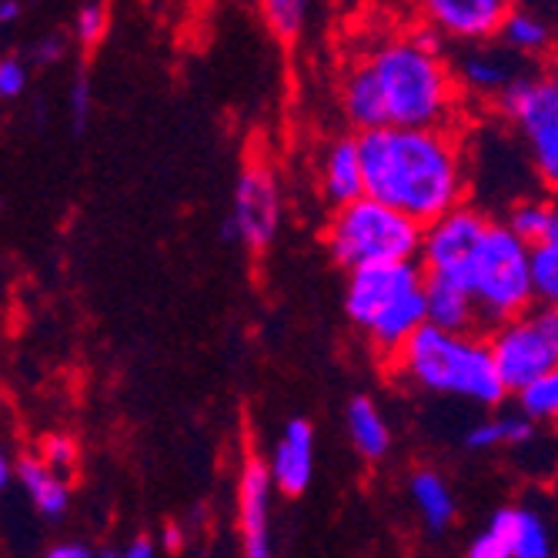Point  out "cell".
<instances>
[{
    "mask_svg": "<svg viewBox=\"0 0 558 558\" xmlns=\"http://www.w3.org/2000/svg\"><path fill=\"white\" fill-rule=\"evenodd\" d=\"M365 194L428 228L462 208L465 155L448 128H378L359 134Z\"/></svg>",
    "mask_w": 558,
    "mask_h": 558,
    "instance_id": "cell-1",
    "label": "cell"
},
{
    "mask_svg": "<svg viewBox=\"0 0 558 558\" xmlns=\"http://www.w3.org/2000/svg\"><path fill=\"white\" fill-rule=\"evenodd\" d=\"M385 100L388 128L425 131V128H448L459 111V77L451 68L425 54L412 37H391L365 54Z\"/></svg>",
    "mask_w": 558,
    "mask_h": 558,
    "instance_id": "cell-2",
    "label": "cell"
},
{
    "mask_svg": "<svg viewBox=\"0 0 558 558\" xmlns=\"http://www.w3.org/2000/svg\"><path fill=\"white\" fill-rule=\"evenodd\" d=\"M395 372L432 395L465 398L475 404H498L509 395L485 338L441 331L435 325H425L409 341V348L398 354Z\"/></svg>",
    "mask_w": 558,
    "mask_h": 558,
    "instance_id": "cell-3",
    "label": "cell"
},
{
    "mask_svg": "<svg viewBox=\"0 0 558 558\" xmlns=\"http://www.w3.org/2000/svg\"><path fill=\"white\" fill-rule=\"evenodd\" d=\"M425 228L375 197L338 208L325 228V247L338 268L362 271L372 265H404L422 255Z\"/></svg>",
    "mask_w": 558,
    "mask_h": 558,
    "instance_id": "cell-4",
    "label": "cell"
},
{
    "mask_svg": "<svg viewBox=\"0 0 558 558\" xmlns=\"http://www.w3.org/2000/svg\"><path fill=\"white\" fill-rule=\"evenodd\" d=\"M469 288L478 301L482 318L498 325L522 318L532 312L535 301L532 247L509 225H492L475 258Z\"/></svg>",
    "mask_w": 558,
    "mask_h": 558,
    "instance_id": "cell-5",
    "label": "cell"
},
{
    "mask_svg": "<svg viewBox=\"0 0 558 558\" xmlns=\"http://www.w3.org/2000/svg\"><path fill=\"white\" fill-rule=\"evenodd\" d=\"M488 344L501 385L522 395L558 368V308L538 304L522 318L498 325Z\"/></svg>",
    "mask_w": 558,
    "mask_h": 558,
    "instance_id": "cell-6",
    "label": "cell"
},
{
    "mask_svg": "<svg viewBox=\"0 0 558 558\" xmlns=\"http://www.w3.org/2000/svg\"><path fill=\"white\" fill-rule=\"evenodd\" d=\"M495 105L522 131L538 178L558 191V71L519 77L495 97Z\"/></svg>",
    "mask_w": 558,
    "mask_h": 558,
    "instance_id": "cell-7",
    "label": "cell"
},
{
    "mask_svg": "<svg viewBox=\"0 0 558 558\" xmlns=\"http://www.w3.org/2000/svg\"><path fill=\"white\" fill-rule=\"evenodd\" d=\"M488 228H492V221L469 205L454 208L451 215L428 225L425 241H422V262H425L428 275L469 284L475 258L488 238Z\"/></svg>",
    "mask_w": 558,
    "mask_h": 558,
    "instance_id": "cell-8",
    "label": "cell"
},
{
    "mask_svg": "<svg viewBox=\"0 0 558 558\" xmlns=\"http://www.w3.org/2000/svg\"><path fill=\"white\" fill-rule=\"evenodd\" d=\"M231 221L241 234V244L247 251H262L271 247L278 225H281V187L278 174L265 158H251L244 161L238 184H234V205H231Z\"/></svg>",
    "mask_w": 558,
    "mask_h": 558,
    "instance_id": "cell-9",
    "label": "cell"
},
{
    "mask_svg": "<svg viewBox=\"0 0 558 558\" xmlns=\"http://www.w3.org/2000/svg\"><path fill=\"white\" fill-rule=\"evenodd\" d=\"M425 284H428V275H422V268L415 262L372 265L362 271H351L348 291H344V312L362 331H368L378 315L395 308V304L404 301L409 294L422 291Z\"/></svg>",
    "mask_w": 558,
    "mask_h": 558,
    "instance_id": "cell-10",
    "label": "cell"
},
{
    "mask_svg": "<svg viewBox=\"0 0 558 558\" xmlns=\"http://www.w3.org/2000/svg\"><path fill=\"white\" fill-rule=\"evenodd\" d=\"M425 24L438 27L448 40L485 44L501 37V27L515 14V0H418Z\"/></svg>",
    "mask_w": 558,
    "mask_h": 558,
    "instance_id": "cell-11",
    "label": "cell"
},
{
    "mask_svg": "<svg viewBox=\"0 0 558 558\" xmlns=\"http://www.w3.org/2000/svg\"><path fill=\"white\" fill-rule=\"evenodd\" d=\"M271 469L262 459H251L238 478V529L244 558H275L271 548Z\"/></svg>",
    "mask_w": 558,
    "mask_h": 558,
    "instance_id": "cell-12",
    "label": "cell"
},
{
    "mask_svg": "<svg viewBox=\"0 0 558 558\" xmlns=\"http://www.w3.org/2000/svg\"><path fill=\"white\" fill-rule=\"evenodd\" d=\"M268 469L281 495H301L308 488L315 469V425L304 418H291L271 451Z\"/></svg>",
    "mask_w": 558,
    "mask_h": 558,
    "instance_id": "cell-13",
    "label": "cell"
},
{
    "mask_svg": "<svg viewBox=\"0 0 558 558\" xmlns=\"http://www.w3.org/2000/svg\"><path fill=\"white\" fill-rule=\"evenodd\" d=\"M318 187L335 211L365 197V168H362L359 137H338L325 147L318 168Z\"/></svg>",
    "mask_w": 558,
    "mask_h": 558,
    "instance_id": "cell-14",
    "label": "cell"
},
{
    "mask_svg": "<svg viewBox=\"0 0 558 558\" xmlns=\"http://www.w3.org/2000/svg\"><path fill=\"white\" fill-rule=\"evenodd\" d=\"M341 111H344V121L359 134L388 128L381 87L365 58L359 64H351L341 77Z\"/></svg>",
    "mask_w": 558,
    "mask_h": 558,
    "instance_id": "cell-15",
    "label": "cell"
},
{
    "mask_svg": "<svg viewBox=\"0 0 558 558\" xmlns=\"http://www.w3.org/2000/svg\"><path fill=\"white\" fill-rule=\"evenodd\" d=\"M425 291H428V325L441 331H454V335H472L482 312L469 284L428 275Z\"/></svg>",
    "mask_w": 558,
    "mask_h": 558,
    "instance_id": "cell-16",
    "label": "cell"
},
{
    "mask_svg": "<svg viewBox=\"0 0 558 558\" xmlns=\"http://www.w3.org/2000/svg\"><path fill=\"white\" fill-rule=\"evenodd\" d=\"M17 478H21V488L27 492L31 505L37 509V515L61 519L68 512L71 488H68L64 475L50 469L40 454H24V459H17Z\"/></svg>",
    "mask_w": 558,
    "mask_h": 558,
    "instance_id": "cell-17",
    "label": "cell"
},
{
    "mask_svg": "<svg viewBox=\"0 0 558 558\" xmlns=\"http://www.w3.org/2000/svg\"><path fill=\"white\" fill-rule=\"evenodd\" d=\"M344 422H348V435L359 448L362 459L368 462H378L388 454L391 448V432H388V422L385 415L378 412V404L365 395H354L348 401V412H344Z\"/></svg>",
    "mask_w": 558,
    "mask_h": 558,
    "instance_id": "cell-18",
    "label": "cell"
},
{
    "mask_svg": "<svg viewBox=\"0 0 558 558\" xmlns=\"http://www.w3.org/2000/svg\"><path fill=\"white\" fill-rule=\"evenodd\" d=\"M459 77L469 90H478V94H492L498 97L505 87H512L522 74L515 71L512 58L509 54H498V50H469L459 64Z\"/></svg>",
    "mask_w": 558,
    "mask_h": 558,
    "instance_id": "cell-19",
    "label": "cell"
},
{
    "mask_svg": "<svg viewBox=\"0 0 558 558\" xmlns=\"http://www.w3.org/2000/svg\"><path fill=\"white\" fill-rule=\"evenodd\" d=\"M492 522L509 535L515 558H551V538L538 512L532 509H501Z\"/></svg>",
    "mask_w": 558,
    "mask_h": 558,
    "instance_id": "cell-20",
    "label": "cell"
},
{
    "mask_svg": "<svg viewBox=\"0 0 558 558\" xmlns=\"http://www.w3.org/2000/svg\"><path fill=\"white\" fill-rule=\"evenodd\" d=\"M409 488H412V501H415L422 522L428 525V532L438 535L454 522V495L438 472H428V469L415 472Z\"/></svg>",
    "mask_w": 558,
    "mask_h": 558,
    "instance_id": "cell-21",
    "label": "cell"
},
{
    "mask_svg": "<svg viewBox=\"0 0 558 558\" xmlns=\"http://www.w3.org/2000/svg\"><path fill=\"white\" fill-rule=\"evenodd\" d=\"M535 435V422L529 415H501V418H488L482 425H475L465 435V448L472 451H492L501 445H525Z\"/></svg>",
    "mask_w": 558,
    "mask_h": 558,
    "instance_id": "cell-22",
    "label": "cell"
},
{
    "mask_svg": "<svg viewBox=\"0 0 558 558\" xmlns=\"http://www.w3.org/2000/svg\"><path fill=\"white\" fill-rule=\"evenodd\" d=\"M509 228L529 247L558 241V208L548 205V201H522V205H515V211L509 215Z\"/></svg>",
    "mask_w": 558,
    "mask_h": 558,
    "instance_id": "cell-23",
    "label": "cell"
},
{
    "mask_svg": "<svg viewBox=\"0 0 558 558\" xmlns=\"http://www.w3.org/2000/svg\"><path fill=\"white\" fill-rule=\"evenodd\" d=\"M501 40L512 54H545L551 47V27L529 11H515L509 24L501 27Z\"/></svg>",
    "mask_w": 558,
    "mask_h": 558,
    "instance_id": "cell-24",
    "label": "cell"
},
{
    "mask_svg": "<svg viewBox=\"0 0 558 558\" xmlns=\"http://www.w3.org/2000/svg\"><path fill=\"white\" fill-rule=\"evenodd\" d=\"M262 14L278 40H294L308 21V0H262Z\"/></svg>",
    "mask_w": 558,
    "mask_h": 558,
    "instance_id": "cell-25",
    "label": "cell"
},
{
    "mask_svg": "<svg viewBox=\"0 0 558 558\" xmlns=\"http://www.w3.org/2000/svg\"><path fill=\"white\" fill-rule=\"evenodd\" d=\"M532 281H535V298L558 308V241L532 247Z\"/></svg>",
    "mask_w": 558,
    "mask_h": 558,
    "instance_id": "cell-26",
    "label": "cell"
},
{
    "mask_svg": "<svg viewBox=\"0 0 558 558\" xmlns=\"http://www.w3.org/2000/svg\"><path fill=\"white\" fill-rule=\"evenodd\" d=\"M519 401L522 415H529L532 422H558V368L538 378L532 388H525Z\"/></svg>",
    "mask_w": 558,
    "mask_h": 558,
    "instance_id": "cell-27",
    "label": "cell"
},
{
    "mask_svg": "<svg viewBox=\"0 0 558 558\" xmlns=\"http://www.w3.org/2000/svg\"><path fill=\"white\" fill-rule=\"evenodd\" d=\"M108 34V8L105 0H84L74 14V37L81 47H97Z\"/></svg>",
    "mask_w": 558,
    "mask_h": 558,
    "instance_id": "cell-28",
    "label": "cell"
},
{
    "mask_svg": "<svg viewBox=\"0 0 558 558\" xmlns=\"http://www.w3.org/2000/svg\"><path fill=\"white\" fill-rule=\"evenodd\" d=\"M77 441L64 432H54V435H44L40 438V459L54 469L58 475H68L77 469Z\"/></svg>",
    "mask_w": 558,
    "mask_h": 558,
    "instance_id": "cell-29",
    "label": "cell"
},
{
    "mask_svg": "<svg viewBox=\"0 0 558 558\" xmlns=\"http://www.w3.org/2000/svg\"><path fill=\"white\" fill-rule=\"evenodd\" d=\"M68 108H71V128H74V134H84L87 124H90V108H94V87H90V77L84 71L71 81Z\"/></svg>",
    "mask_w": 558,
    "mask_h": 558,
    "instance_id": "cell-30",
    "label": "cell"
},
{
    "mask_svg": "<svg viewBox=\"0 0 558 558\" xmlns=\"http://www.w3.org/2000/svg\"><path fill=\"white\" fill-rule=\"evenodd\" d=\"M469 558H515L512 555V542L495 522H488V529L469 545Z\"/></svg>",
    "mask_w": 558,
    "mask_h": 558,
    "instance_id": "cell-31",
    "label": "cell"
},
{
    "mask_svg": "<svg viewBox=\"0 0 558 558\" xmlns=\"http://www.w3.org/2000/svg\"><path fill=\"white\" fill-rule=\"evenodd\" d=\"M64 54H68V37L54 31V34H44V37H37V40H34L27 61H31V64H37V68H50V64L64 61Z\"/></svg>",
    "mask_w": 558,
    "mask_h": 558,
    "instance_id": "cell-32",
    "label": "cell"
},
{
    "mask_svg": "<svg viewBox=\"0 0 558 558\" xmlns=\"http://www.w3.org/2000/svg\"><path fill=\"white\" fill-rule=\"evenodd\" d=\"M27 90V61L21 58H4L0 61V97L14 100Z\"/></svg>",
    "mask_w": 558,
    "mask_h": 558,
    "instance_id": "cell-33",
    "label": "cell"
},
{
    "mask_svg": "<svg viewBox=\"0 0 558 558\" xmlns=\"http://www.w3.org/2000/svg\"><path fill=\"white\" fill-rule=\"evenodd\" d=\"M422 50H425V54H435V58H441V50H445V34L438 31V27H432V24H422V27H415L412 34H409Z\"/></svg>",
    "mask_w": 558,
    "mask_h": 558,
    "instance_id": "cell-34",
    "label": "cell"
},
{
    "mask_svg": "<svg viewBox=\"0 0 558 558\" xmlns=\"http://www.w3.org/2000/svg\"><path fill=\"white\" fill-rule=\"evenodd\" d=\"M44 558H94V551L81 542H58L54 548H47Z\"/></svg>",
    "mask_w": 558,
    "mask_h": 558,
    "instance_id": "cell-35",
    "label": "cell"
},
{
    "mask_svg": "<svg viewBox=\"0 0 558 558\" xmlns=\"http://www.w3.org/2000/svg\"><path fill=\"white\" fill-rule=\"evenodd\" d=\"M121 558H155V545H150L147 538H134V542L121 551Z\"/></svg>",
    "mask_w": 558,
    "mask_h": 558,
    "instance_id": "cell-36",
    "label": "cell"
},
{
    "mask_svg": "<svg viewBox=\"0 0 558 558\" xmlns=\"http://www.w3.org/2000/svg\"><path fill=\"white\" fill-rule=\"evenodd\" d=\"M21 17V0H0V24L11 27Z\"/></svg>",
    "mask_w": 558,
    "mask_h": 558,
    "instance_id": "cell-37",
    "label": "cell"
},
{
    "mask_svg": "<svg viewBox=\"0 0 558 558\" xmlns=\"http://www.w3.org/2000/svg\"><path fill=\"white\" fill-rule=\"evenodd\" d=\"M165 548H168V551H181V548H184V535H181L178 525H168V529H165Z\"/></svg>",
    "mask_w": 558,
    "mask_h": 558,
    "instance_id": "cell-38",
    "label": "cell"
},
{
    "mask_svg": "<svg viewBox=\"0 0 558 558\" xmlns=\"http://www.w3.org/2000/svg\"><path fill=\"white\" fill-rule=\"evenodd\" d=\"M11 478H14V465H11V459L4 454V459H0V485H11Z\"/></svg>",
    "mask_w": 558,
    "mask_h": 558,
    "instance_id": "cell-39",
    "label": "cell"
},
{
    "mask_svg": "<svg viewBox=\"0 0 558 558\" xmlns=\"http://www.w3.org/2000/svg\"><path fill=\"white\" fill-rule=\"evenodd\" d=\"M100 558H121V555H100Z\"/></svg>",
    "mask_w": 558,
    "mask_h": 558,
    "instance_id": "cell-40",
    "label": "cell"
}]
</instances>
